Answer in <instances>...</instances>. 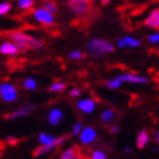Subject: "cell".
<instances>
[{
	"label": "cell",
	"mask_w": 159,
	"mask_h": 159,
	"mask_svg": "<svg viewBox=\"0 0 159 159\" xmlns=\"http://www.w3.org/2000/svg\"><path fill=\"white\" fill-rule=\"evenodd\" d=\"M158 53H159V50H158Z\"/></svg>",
	"instance_id": "obj_34"
},
{
	"label": "cell",
	"mask_w": 159,
	"mask_h": 159,
	"mask_svg": "<svg viewBox=\"0 0 159 159\" xmlns=\"http://www.w3.org/2000/svg\"><path fill=\"white\" fill-rule=\"evenodd\" d=\"M85 56V53L81 51V50H72L70 53H68V58L73 61H80L82 60Z\"/></svg>",
	"instance_id": "obj_23"
},
{
	"label": "cell",
	"mask_w": 159,
	"mask_h": 159,
	"mask_svg": "<svg viewBox=\"0 0 159 159\" xmlns=\"http://www.w3.org/2000/svg\"><path fill=\"white\" fill-rule=\"evenodd\" d=\"M0 98L3 102L13 103L18 99V89L11 82L0 83Z\"/></svg>",
	"instance_id": "obj_4"
},
{
	"label": "cell",
	"mask_w": 159,
	"mask_h": 159,
	"mask_svg": "<svg viewBox=\"0 0 159 159\" xmlns=\"http://www.w3.org/2000/svg\"><path fill=\"white\" fill-rule=\"evenodd\" d=\"M59 159H80L79 155H77V149L75 147H70L68 149L64 150Z\"/></svg>",
	"instance_id": "obj_19"
},
{
	"label": "cell",
	"mask_w": 159,
	"mask_h": 159,
	"mask_svg": "<svg viewBox=\"0 0 159 159\" xmlns=\"http://www.w3.org/2000/svg\"><path fill=\"white\" fill-rule=\"evenodd\" d=\"M90 158H92V159H107V155H106L105 151H102V150L96 149L91 152Z\"/></svg>",
	"instance_id": "obj_26"
},
{
	"label": "cell",
	"mask_w": 159,
	"mask_h": 159,
	"mask_svg": "<svg viewBox=\"0 0 159 159\" xmlns=\"http://www.w3.org/2000/svg\"><path fill=\"white\" fill-rule=\"evenodd\" d=\"M109 132L111 133V134H117V133L119 132V126L116 125V124H114V125H111L109 127Z\"/></svg>",
	"instance_id": "obj_29"
},
{
	"label": "cell",
	"mask_w": 159,
	"mask_h": 159,
	"mask_svg": "<svg viewBox=\"0 0 159 159\" xmlns=\"http://www.w3.org/2000/svg\"><path fill=\"white\" fill-rule=\"evenodd\" d=\"M98 138V132L97 129L92 126H85L81 134L79 135L80 142L82 143L83 146H90Z\"/></svg>",
	"instance_id": "obj_10"
},
{
	"label": "cell",
	"mask_w": 159,
	"mask_h": 159,
	"mask_svg": "<svg viewBox=\"0 0 159 159\" xmlns=\"http://www.w3.org/2000/svg\"><path fill=\"white\" fill-rule=\"evenodd\" d=\"M153 140H155V142L159 146V129L155 131V133H153Z\"/></svg>",
	"instance_id": "obj_30"
},
{
	"label": "cell",
	"mask_w": 159,
	"mask_h": 159,
	"mask_svg": "<svg viewBox=\"0 0 159 159\" xmlns=\"http://www.w3.org/2000/svg\"><path fill=\"white\" fill-rule=\"evenodd\" d=\"M144 25L152 30H158L159 29V8L152 9L149 13L148 17L144 20Z\"/></svg>",
	"instance_id": "obj_14"
},
{
	"label": "cell",
	"mask_w": 159,
	"mask_h": 159,
	"mask_svg": "<svg viewBox=\"0 0 159 159\" xmlns=\"http://www.w3.org/2000/svg\"><path fill=\"white\" fill-rule=\"evenodd\" d=\"M116 77L122 83H127V84H140V85H144V84H149L150 83V79L148 76L141 75V74H138V73H133V72L118 74Z\"/></svg>",
	"instance_id": "obj_6"
},
{
	"label": "cell",
	"mask_w": 159,
	"mask_h": 159,
	"mask_svg": "<svg viewBox=\"0 0 159 159\" xmlns=\"http://www.w3.org/2000/svg\"><path fill=\"white\" fill-rule=\"evenodd\" d=\"M67 6L75 16H84L91 9L90 0H67Z\"/></svg>",
	"instance_id": "obj_5"
},
{
	"label": "cell",
	"mask_w": 159,
	"mask_h": 159,
	"mask_svg": "<svg viewBox=\"0 0 159 159\" xmlns=\"http://www.w3.org/2000/svg\"><path fill=\"white\" fill-rule=\"evenodd\" d=\"M147 41L150 43V44H153V46H156V44H159V32H155V33H151L149 37L147 38Z\"/></svg>",
	"instance_id": "obj_27"
},
{
	"label": "cell",
	"mask_w": 159,
	"mask_h": 159,
	"mask_svg": "<svg viewBox=\"0 0 159 159\" xmlns=\"http://www.w3.org/2000/svg\"><path fill=\"white\" fill-rule=\"evenodd\" d=\"M22 88L26 91H34L38 88V82L34 77H26L22 81Z\"/></svg>",
	"instance_id": "obj_17"
},
{
	"label": "cell",
	"mask_w": 159,
	"mask_h": 159,
	"mask_svg": "<svg viewBox=\"0 0 159 159\" xmlns=\"http://www.w3.org/2000/svg\"><path fill=\"white\" fill-rule=\"evenodd\" d=\"M64 116H65V114H64V110L61 108H59V107H52L49 110V113H48L47 122L49 123L50 126H57L63 122Z\"/></svg>",
	"instance_id": "obj_12"
},
{
	"label": "cell",
	"mask_w": 159,
	"mask_h": 159,
	"mask_svg": "<svg viewBox=\"0 0 159 159\" xmlns=\"http://www.w3.org/2000/svg\"><path fill=\"white\" fill-rule=\"evenodd\" d=\"M41 6L43 8H46L47 10H49L50 13H52L53 15L58 11V6H57V3L53 0H43Z\"/></svg>",
	"instance_id": "obj_21"
},
{
	"label": "cell",
	"mask_w": 159,
	"mask_h": 159,
	"mask_svg": "<svg viewBox=\"0 0 159 159\" xmlns=\"http://www.w3.org/2000/svg\"><path fill=\"white\" fill-rule=\"evenodd\" d=\"M38 140H39L40 146H52V147H55V148H57V147H60L61 144H64L66 138H65V136L57 138V136L52 135V134L42 132L39 134Z\"/></svg>",
	"instance_id": "obj_8"
},
{
	"label": "cell",
	"mask_w": 159,
	"mask_h": 159,
	"mask_svg": "<svg viewBox=\"0 0 159 159\" xmlns=\"http://www.w3.org/2000/svg\"><path fill=\"white\" fill-rule=\"evenodd\" d=\"M68 96L70 98H79L81 96V90L79 88H72V89L68 91Z\"/></svg>",
	"instance_id": "obj_28"
},
{
	"label": "cell",
	"mask_w": 159,
	"mask_h": 159,
	"mask_svg": "<svg viewBox=\"0 0 159 159\" xmlns=\"http://www.w3.org/2000/svg\"><path fill=\"white\" fill-rule=\"evenodd\" d=\"M150 141V135L147 129H141L136 136V148L138 149H144L147 147V144L149 143Z\"/></svg>",
	"instance_id": "obj_15"
},
{
	"label": "cell",
	"mask_w": 159,
	"mask_h": 159,
	"mask_svg": "<svg viewBox=\"0 0 159 159\" xmlns=\"http://www.w3.org/2000/svg\"><path fill=\"white\" fill-rule=\"evenodd\" d=\"M11 3L8 1H2L0 2V16H5L11 10Z\"/></svg>",
	"instance_id": "obj_25"
},
{
	"label": "cell",
	"mask_w": 159,
	"mask_h": 159,
	"mask_svg": "<svg viewBox=\"0 0 159 159\" xmlns=\"http://www.w3.org/2000/svg\"><path fill=\"white\" fill-rule=\"evenodd\" d=\"M131 151H132V148L131 147H129V146H126V147H124V149H123V152L124 153H131Z\"/></svg>",
	"instance_id": "obj_31"
},
{
	"label": "cell",
	"mask_w": 159,
	"mask_h": 159,
	"mask_svg": "<svg viewBox=\"0 0 159 159\" xmlns=\"http://www.w3.org/2000/svg\"><path fill=\"white\" fill-rule=\"evenodd\" d=\"M115 50V46L109 40L102 38H92L86 43V53L91 58H101Z\"/></svg>",
	"instance_id": "obj_2"
},
{
	"label": "cell",
	"mask_w": 159,
	"mask_h": 159,
	"mask_svg": "<svg viewBox=\"0 0 159 159\" xmlns=\"http://www.w3.org/2000/svg\"><path fill=\"white\" fill-rule=\"evenodd\" d=\"M35 105H32V103H27V105H24V106L20 107L18 109L14 110L13 113H10L9 115H7V119H10V120H14V119H17L20 117H25L29 116L34 109H35Z\"/></svg>",
	"instance_id": "obj_13"
},
{
	"label": "cell",
	"mask_w": 159,
	"mask_h": 159,
	"mask_svg": "<svg viewBox=\"0 0 159 159\" xmlns=\"http://www.w3.org/2000/svg\"><path fill=\"white\" fill-rule=\"evenodd\" d=\"M84 126L81 122H75L72 126V131H70V134L73 136H79L81 134V132L83 131Z\"/></svg>",
	"instance_id": "obj_24"
},
{
	"label": "cell",
	"mask_w": 159,
	"mask_h": 159,
	"mask_svg": "<svg viewBox=\"0 0 159 159\" xmlns=\"http://www.w3.org/2000/svg\"><path fill=\"white\" fill-rule=\"evenodd\" d=\"M75 106H76L77 110L84 114V115H91L97 109L96 100L92 99V98H83V99L77 100Z\"/></svg>",
	"instance_id": "obj_9"
},
{
	"label": "cell",
	"mask_w": 159,
	"mask_h": 159,
	"mask_svg": "<svg viewBox=\"0 0 159 159\" xmlns=\"http://www.w3.org/2000/svg\"><path fill=\"white\" fill-rule=\"evenodd\" d=\"M8 40L13 41L15 44L18 46L20 51H27V50H38L43 48V41L37 37H33L31 34L20 30L10 31L7 33Z\"/></svg>",
	"instance_id": "obj_1"
},
{
	"label": "cell",
	"mask_w": 159,
	"mask_h": 159,
	"mask_svg": "<svg viewBox=\"0 0 159 159\" xmlns=\"http://www.w3.org/2000/svg\"><path fill=\"white\" fill-rule=\"evenodd\" d=\"M110 1H111V0H100L101 5H103V6H106V5H109Z\"/></svg>",
	"instance_id": "obj_32"
},
{
	"label": "cell",
	"mask_w": 159,
	"mask_h": 159,
	"mask_svg": "<svg viewBox=\"0 0 159 159\" xmlns=\"http://www.w3.org/2000/svg\"><path fill=\"white\" fill-rule=\"evenodd\" d=\"M88 159H92V158H90V157H89V158H88Z\"/></svg>",
	"instance_id": "obj_33"
},
{
	"label": "cell",
	"mask_w": 159,
	"mask_h": 159,
	"mask_svg": "<svg viewBox=\"0 0 159 159\" xmlns=\"http://www.w3.org/2000/svg\"><path fill=\"white\" fill-rule=\"evenodd\" d=\"M16 5L18 9L24 11L34 9V0H17Z\"/></svg>",
	"instance_id": "obj_20"
},
{
	"label": "cell",
	"mask_w": 159,
	"mask_h": 159,
	"mask_svg": "<svg viewBox=\"0 0 159 159\" xmlns=\"http://www.w3.org/2000/svg\"><path fill=\"white\" fill-rule=\"evenodd\" d=\"M115 44L119 49H136L142 46V42L138 38H134L132 35H124L117 38Z\"/></svg>",
	"instance_id": "obj_7"
},
{
	"label": "cell",
	"mask_w": 159,
	"mask_h": 159,
	"mask_svg": "<svg viewBox=\"0 0 159 159\" xmlns=\"http://www.w3.org/2000/svg\"><path fill=\"white\" fill-rule=\"evenodd\" d=\"M20 52V49L17 44L10 41V40H5L0 43V53L6 57H16Z\"/></svg>",
	"instance_id": "obj_11"
},
{
	"label": "cell",
	"mask_w": 159,
	"mask_h": 159,
	"mask_svg": "<svg viewBox=\"0 0 159 159\" xmlns=\"http://www.w3.org/2000/svg\"><path fill=\"white\" fill-rule=\"evenodd\" d=\"M66 90V83L61 82V81H57V82L51 83L48 86V91L52 93H61Z\"/></svg>",
	"instance_id": "obj_18"
},
{
	"label": "cell",
	"mask_w": 159,
	"mask_h": 159,
	"mask_svg": "<svg viewBox=\"0 0 159 159\" xmlns=\"http://www.w3.org/2000/svg\"><path fill=\"white\" fill-rule=\"evenodd\" d=\"M122 84H123V83L120 82L117 77H114V79H108L106 82H105V85H106V88H108L109 90H118Z\"/></svg>",
	"instance_id": "obj_22"
},
{
	"label": "cell",
	"mask_w": 159,
	"mask_h": 159,
	"mask_svg": "<svg viewBox=\"0 0 159 159\" xmlns=\"http://www.w3.org/2000/svg\"><path fill=\"white\" fill-rule=\"evenodd\" d=\"M115 116H116L115 110L111 108H106L100 114V122L102 124H110L115 119Z\"/></svg>",
	"instance_id": "obj_16"
},
{
	"label": "cell",
	"mask_w": 159,
	"mask_h": 159,
	"mask_svg": "<svg viewBox=\"0 0 159 159\" xmlns=\"http://www.w3.org/2000/svg\"><path fill=\"white\" fill-rule=\"evenodd\" d=\"M32 18H33L38 24L43 25L44 27H51L56 23V18L52 13H50L49 10H47L46 8L41 7H37L32 10Z\"/></svg>",
	"instance_id": "obj_3"
}]
</instances>
